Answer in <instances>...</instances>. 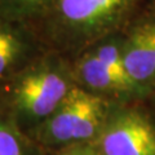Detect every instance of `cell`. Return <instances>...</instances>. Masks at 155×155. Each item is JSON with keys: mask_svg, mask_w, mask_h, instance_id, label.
Returning a JSON list of instances; mask_svg holds the SVG:
<instances>
[{"mask_svg": "<svg viewBox=\"0 0 155 155\" xmlns=\"http://www.w3.org/2000/svg\"><path fill=\"white\" fill-rule=\"evenodd\" d=\"M75 87L70 60L48 49L0 87V115L28 134Z\"/></svg>", "mask_w": 155, "mask_h": 155, "instance_id": "6da1fadb", "label": "cell"}, {"mask_svg": "<svg viewBox=\"0 0 155 155\" xmlns=\"http://www.w3.org/2000/svg\"><path fill=\"white\" fill-rule=\"evenodd\" d=\"M140 0H56L36 32L47 49L70 58L123 31L138 14Z\"/></svg>", "mask_w": 155, "mask_h": 155, "instance_id": "7a4b0ae2", "label": "cell"}, {"mask_svg": "<svg viewBox=\"0 0 155 155\" xmlns=\"http://www.w3.org/2000/svg\"><path fill=\"white\" fill-rule=\"evenodd\" d=\"M123 43L124 30L100 39L70 57L76 85L116 104L142 102L149 98L128 74Z\"/></svg>", "mask_w": 155, "mask_h": 155, "instance_id": "3957f363", "label": "cell"}, {"mask_svg": "<svg viewBox=\"0 0 155 155\" xmlns=\"http://www.w3.org/2000/svg\"><path fill=\"white\" fill-rule=\"evenodd\" d=\"M116 102L75 87L56 111L28 133L49 153L94 142Z\"/></svg>", "mask_w": 155, "mask_h": 155, "instance_id": "277c9868", "label": "cell"}, {"mask_svg": "<svg viewBox=\"0 0 155 155\" xmlns=\"http://www.w3.org/2000/svg\"><path fill=\"white\" fill-rule=\"evenodd\" d=\"M138 104L113 107L93 142L102 155H155V122Z\"/></svg>", "mask_w": 155, "mask_h": 155, "instance_id": "5b68a950", "label": "cell"}, {"mask_svg": "<svg viewBox=\"0 0 155 155\" xmlns=\"http://www.w3.org/2000/svg\"><path fill=\"white\" fill-rule=\"evenodd\" d=\"M124 64L149 97L155 96V14H137L124 28Z\"/></svg>", "mask_w": 155, "mask_h": 155, "instance_id": "8992f818", "label": "cell"}, {"mask_svg": "<svg viewBox=\"0 0 155 155\" xmlns=\"http://www.w3.org/2000/svg\"><path fill=\"white\" fill-rule=\"evenodd\" d=\"M47 51L35 28L0 13V87Z\"/></svg>", "mask_w": 155, "mask_h": 155, "instance_id": "52a82bcc", "label": "cell"}, {"mask_svg": "<svg viewBox=\"0 0 155 155\" xmlns=\"http://www.w3.org/2000/svg\"><path fill=\"white\" fill-rule=\"evenodd\" d=\"M0 155H52V153L0 115Z\"/></svg>", "mask_w": 155, "mask_h": 155, "instance_id": "ba28073f", "label": "cell"}, {"mask_svg": "<svg viewBox=\"0 0 155 155\" xmlns=\"http://www.w3.org/2000/svg\"><path fill=\"white\" fill-rule=\"evenodd\" d=\"M56 0H0V13L36 30Z\"/></svg>", "mask_w": 155, "mask_h": 155, "instance_id": "9c48e42d", "label": "cell"}, {"mask_svg": "<svg viewBox=\"0 0 155 155\" xmlns=\"http://www.w3.org/2000/svg\"><path fill=\"white\" fill-rule=\"evenodd\" d=\"M52 155H102V154H101V151L97 149V146L93 142H91V143H81L62 149L60 151L53 153Z\"/></svg>", "mask_w": 155, "mask_h": 155, "instance_id": "30bf717a", "label": "cell"}]
</instances>
